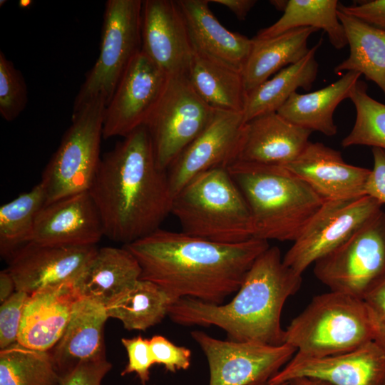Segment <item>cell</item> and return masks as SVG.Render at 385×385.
<instances>
[{
    "instance_id": "cell-10",
    "label": "cell",
    "mask_w": 385,
    "mask_h": 385,
    "mask_svg": "<svg viewBox=\"0 0 385 385\" xmlns=\"http://www.w3.org/2000/svg\"><path fill=\"white\" fill-rule=\"evenodd\" d=\"M216 111L198 96L187 77H169L158 106L145 125L162 170L167 171L204 131Z\"/></svg>"
},
{
    "instance_id": "cell-31",
    "label": "cell",
    "mask_w": 385,
    "mask_h": 385,
    "mask_svg": "<svg viewBox=\"0 0 385 385\" xmlns=\"http://www.w3.org/2000/svg\"><path fill=\"white\" fill-rule=\"evenodd\" d=\"M338 5L337 0H289L282 16L254 37L266 39L295 29L312 27L326 32L331 44L342 49L348 43L337 15Z\"/></svg>"
},
{
    "instance_id": "cell-41",
    "label": "cell",
    "mask_w": 385,
    "mask_h": 385,
    "mask_svg": "<svg viewBox=\"0 0 385 385\" xmlns=\"http://www.w3.org/2000/svg\"><path fill=\"white\" fill-rule=\"evenodd\" d=\"M338 9L385 31V0L368 1L354 6H345L339 3Z\"/></svg>"
},
{
    "instance_id": "cell-35",
    "label": "cell",
    "mask_w": 385,
    "mask_h": 385,
    "mask_svg": "<svg viewBox=\"0 0 385 385\" xmlns=\"http://www.w3.org/2000/svg\"><path fill=\"white\" fill-rule=\"evenodd\" d=\"M28 90L21 72L0 51V114L6 121L15 120L25 109Z\"/></svg>"
},
{
    "instance_id": "cell-42",
    "label": "cell",
    "mask_w": 385,
    "mask_h": 385,
    "mask_svg": "<svg viewBox=\"0 0 385 385\" xmlns=\"http://www.w3.org/2000/svg\"><path fill=\"white\" fill-rule=\"evenodd\" d=\"M374 166L365 185V195L376 200L382 205L385 204V150L379 148L371 149Z\"/></svg>"
},
{
    "instance_id": "cell-13",
    "label": "cell",
    "mask_w": 385,
    "mask_h": 385,
    "mask_svg": "<svg viewBox=\"0 0 385 385\" xmlns=\"http://www.w3.org/2000/svg\"><path fill=\"white\" fill-rule=\"evenodd\" d=\"M169 76L140 51L106 106L103 138L125 137L145 125L158 106Z\"/></svg>"
},
{
    "instance_id": "cell-29",
    "label": "cell",
    "mask_w": 385,
    "mask_h": 385,
    "mask_svg": "<svg viewBox=\"0 0 385 385\" xmlns=\"http://www.w3.org/2000/svg\"><path fill=\"white\" fill-rule=\"evenodd\" d=\"M178 299L159 285L139 279L106 306L108 317L120 320L128 330L146 331L168 314Z\"/></svg>"
},
{
    "instance_id": "cell-8",
    "label": "cell",
    "mask_w": 385,
    "mask_h": 385,
    "mask_svg": "<svg viewBox=\"0 0 385 385\" xmlns=\"http://www.w3.org/2000/svg\"><path fill=\"white\" fill-rule=\"evenodd\" d=\"M142 0H108L100 52L75 98L73 112L94 99L110 102L121 78L141 51Z\"/></svg>"
},
{
    "instance_id": "cell-1",
    "label": "cell",
    "mask_w": 385,
    "mask_h": 385,
    "mask_svg": "<svg viewBox=\"0 0 385 385\" xmlns=\"http://www.w3.org/2000/svg\"><path fill=\"white\" fill-rule=\"evenodd\" d=\"M123 247L138 260L140 279L178 299L220 304L239 289L256 259L270 245L257 238L220 243L159 228Z\"/></svg>"
},
{
    "instance_id": "cell-5",
    "label": "cell",
    "mask_w": 385,
    "mask_h": 385,
    "mask_svg": "<svg viewBox=\"0 0 385 385\" xmlns=\"http://www.w3.org/2000/svg\"><path fill=\"white\" fill-rule=\"evenodd\" d=\"M171 213L191 236L226 244L254 238L249 207L227 168L191 179L173 197Z\"/></svg>"
},
{
    "instance_id": "cell-22",
    "label": "cell",
    "mask_w": 385,
    "mask_h": 385,
    "mask_svg": "<svg viewBox=\"0 0 385 385\" xmlns=\"http://www.w3.org/2000/svg\"><path fill=\"white\" fill-rule=\"evenodd\" d=\"M108 318L104 305L81 297L77 300L63 335L48 351L59 376L81 362L106 359Z\"/></svg>"
},
{
    "instance_id": "cell-40",
    "label": "cell",
    "mask_w": 385,
    "mask_h": 385,
    "mask_svg": "<svg viewBox=\"0 0 385 385\" xmlns=\"http://www.w3.org/2000/svg\"><path fill=\"white\" fill-rule=\"evenodd\" d=\"M363 300L371 322L372 340L385 351V279Z\"/></svg>"
},
{
    "instance_id": "cell-2",
    "label": "cell",
    "mask_w": 385,
    "mask_h": 385,
    "mask_svg": "<svg viewBox=\"0 0 385 385\" xmlns=\"http://www.w3.org/2000/svg\"><path fill=\"white\" fill-rule=\"evenodd\" d=\"M88 192L110 240L125 245L160 228L171 213L173 195L145 125L101 156Z\"/></svg>"
},
{
    "instance_id": "cell-20",
    "label": "cell",
    "mask_w": 385,
    "mask_h": 385,
    "mask_svg": "<svg viewBox=\"0 0 385 385\" xmlns=\"http://www.w3.org/2000/svg\"><path fill=\"white\" fill-rule=\"evenodd\" d=\"M311 133L277 112L257 116L245 124L235 162L286 166L302 153Z\"/></svg>"
},
{
    "instance_id": "cell-21",
    "label": "cell",
    "mask_w": 385,
    "mask_h": 385,
    "mask_svg": "<svg viewBox=\"0 0 385 385\" xmlns=\"http://www.w3.org/2000/svg\"><path fill=\"white\" fill-rule=\"evenodd\" d=\"M80 297L74 282L30 294L24 307L17 342L31 349L50 351L63 335Z\"/></svg>"
},
{
    "instance_id": "cell-44",
    "label": "cell",
    "mask_w": 385,
    "mask_h": 385,
    "mask_svg": "<svg viewBox=\"0 0 385 385\" xmlns=\"http://www.w3.org/2000/svg\"><path fill=\"white\" fill-rule=\"evenodd\" d=\"M16 290L14 279L6 269L0 272V302L1 304L9 299Z\"/></svg>"
},
{
    "instance_id": "cell-6",
    "label": "cell",
    "mask_w": 385,
    "mask_h": 385,
    "mask_svg": "<svg viewBox=\"0 0 385 385\" xmlns=\"http://www.w3.org/2000/svg\"><path fill=\"white\" fill-rule=\"evenodd\" d=\"M284 331V344L303 357L346 352L373 341L364 300L333 291L313 297Z\"/></svg>"
},
{
    "instance_id": "cell-27",
    "label": "cell",
    "mask_w": 385,
    "mask_h": 385,
    "mask_svg": "<svg viewBox=\"0 0 385 385\" xmlns=\"http://www.w3.org/2000/svg\"><path fill=\"white\" fill-rule=\"evenodd\" d=\"M321 44L322 40L298 62L284 68L247 93L242 112L245 123L257 116L277 112L298 88L307 91L312 88L318 74L319 64L315 55Z\"/></svg>"
},
{
    "instance_id": "cell-4",
    "label": "cell",
    "mask_w": 385,
    "mask_h": 385,
    "mask_svg": "<svg viewBox=\"0 0 385 385\" xmlns=\"http://www.w3.org/2000/svg\"><path fill=\"white\" fill-rule=\"evenodd\" d=\"M227 170L249 207L254 238L295 241L324 201L284 166L235 162Z\"/></svg>"
},
{
    "instance_id": "cell-46",
    "label": "cell",
    "mask_w": 385,
    "mask_h": 385,
    "mask_svg": "<svg viewBox=\"0 0 385 385\" xmlns=\"http://www.w3.org/2000/svg\"><path fill=\"white\" fill-rule=\"evenodd\" d=\"M271 4L279 10L284 11L286 7L287 1H270Z\"/></svg>"
},
{
    "instance_id": "cell-17",
    "label": "cell",
    "mask_w": 385,
    "mask_h": 385,
    "mask_svg": "<svg viewBox=\"0 0 385 385\" xmlns=\"http://www.w3.org/2000/svg\"><path fill=\"white\" fill-rule=\"evenodd\" d=\"M98 248L60 247L29 242L7 260L16 291L29 294L39 289L74 282Z\"/></svg>"
},
{
    "instance_id": "cell-15",
    "label": "cell",
    "mask_w": 385,
    "mask_h": 385,
    "mask_svg": "<svg viewBox=\"0 0 385 385\" xmlns=\"http://www.w3.org/2000/svg\"><path fill=\"white\" fill-rule=\"evenodd\" d=\"M245 124L242 113L217 110L210 125L166 171L173 197L197 175L235 163Z\"/></svg>"
},
{
    "instance_id": "cell-43",
    "label": "cell",
    "mask_w": 385,
    "mask_h": 385,
    "mask_svg": "<svg viewBox=\"0 0 385 385\" xmlns=\"http://www.w3.org/2000/svg\"><path fill=\"white\" fill-rule=\"evenodd\" d=\"M210 1L227 7L239 20H245L257 3L255 0H211Z\"/></svg>"
},
{
    "instance_id": "cell-16",
    "label": "cell",
    "mask_w": 385,
    "mask_h": 385,
    "mask_svg": "<svg viewBox=\"0 0 385 385\" xmlns=\"http://www.w3.org/2000/svg\"><path fill=\"white\" fill-rule=\"evenodd\" d=\"M140 27L141 51L169 77H187L194 52L177 1L143 0Z\"/></svg>"
},
{
    "instance_id": "cell-47",
    "label": "cell",
    "mask_w": 385,
    "mask_h": 385,
    "mask_svg": "<svg viewBox=\"0 0 385 385\" xmlns=\"http://www.w3.org/2000/svg\"><path fill=\"white\" fill-rule=\"evenodd\" d=\"M250 385H289V382L288 383L279 384H272L269 382V380H267V381H257V382L252 383V384H251Z\"/></svg>"
},
{
    "instance_id": "cell-11",
    "label": "cell",
    "mask_w": 385,
    "mask_h": 385,
    "mask_svg": "<svg viewBox=\"0 0 385 385\" xmlns=\"http://www.w3.org/2000/svg\"><path fill=\"white\" fill-rule=\"evenodd\" d=\"M381 206L368 195L324 201L283 257L284 264L302 275L374 217Z\"/></svg>"
},
{
    "instance_id": "cell-37",
    "label": "cell",
    "mask_w": 385,
    "mask_h": 385,
    "mask_svg": "<svg viewBox=\"0 0 385 385\" xmlns=\"http://www.w3.org/2000/svg\"><path fill=\"white\" fill-rule=\"evenodd\" d=\"M121 343L126 350L128 361L120 375L135 373L141 384L147 385L150 379V369L155 364L149 339L139 335L130 339L122 338Z\"/></svg>"
},
{
    "instance_id": "cell-38",
    "label": "cell",
    "mask_w": 385,
    "mask_h": 385,
    "mask_svg": "<svg viewBox=\"0 0 385 385\" xmlns=\"http://www.w3.org/2000/svg\"><path fill=\"white\" fill-rule=\"evenodd\" d=\"M149 341L155 364L163 365L173 373L189 368L191 351L188 348L177 346L161 335H154Z\"/></svg>"
},
{
    "instance_id": "cell-3",
    "label": "cell",
    "mask_w": 385,
    "mask_h": 385,
    "mask_svg": "<svg viewBox=\"0 0 385 385\" xmlns=\"http://www.w3.org/2000/svg\"><path fill=\"white\" fill-rule=\"evenodd\" d=\"M302 282V275L284 264L280 250L270 247L256 259L230 302L215 304L181 297L168 315L183 326H216L232 341L280 346L285 334L282 311Z\"/></svg>"
},
{
    "instance_id": "cell-34",
    "label": "cell",
    "mask_w": 385,
    "mask_h": 385,
    "mask_svg": "<svg viewBox=\"0 0 385 385\" xmlns=\"http://www.w3.org/2000/svg\"><path fill=\"white\" fill-rule=\"evenodd\" d=\"M349 99L356 108V120L350 133L341 142L342 147L366 145L385 150V104L367 93V85L359 81Z\"/></svg>"
},
{
    "instance_id": "cell-28",
    "label": "cell",
    "mask_w": 385,
    "mask_h": 385,
    "mask_svg": "<svg viewBox=\"0 0 385 385\" xmlns=\"http://www.w3.org/2000/svg\"><path fill=\"white\" fill-rule=\"evenodd\" d=\"M187 78L211 108L242 113L247 91L241 71L194 53Z\"/></svg>"
},
{
    "instance_id": "cell-33",
    "label": "cell",
    "mask_w": 385,
    "mask_h": 385,
    "mask_svg": "<svg viewBox=\"0 0 385 385\" xmlns=\"http://www.w3.org/2000/svg\"><path fill=\"white\" fill-rule=\"evenodd\" d=\"M0 385H59V375L48 351L16 342L0 351Z\"/></svg>"
},
{
    "instance_id": "cell-18",
    "label": "cell",
    "mask_w": 385,
    "mask_h": 385,
    "mask_svg": "<svg viewBox=\"0 0 385 385\" xmlns=\"http://www.w3.org/2000/svg\"><path fill=\"white\" fill-rule=\"evenodd\" d=\"M104 236L97 207L88 191L46 204L38 213L29 242L49 246H93Z\"/></svg>"
},
{
    "instance_id": "cell-23",
    "label": "cell",
    "mask_w": 385,
    "mask_h": 385,
    "mask_svg": "<svg viewBox=\"0 0 385 385\" xmlns=\"http://www.w3.org/2000/svg\"><path fill=\"white\" fill-rule=\"evenodd\" d=\"M194 53L242 71L252 39L223 26L209 7V0H177Z\"/></svg>"
},
{
    "instance_id": "cell-12",
    "label": "cell",
    "mask_w": 385,
    "mask_h": 385,
    "mask_svg": "<svg viewBox=\"0 0 385 385\" xmlns=\"http://www.w3.org/2000/svg\"><path fill=\"white\" fill-rule=\"evenodd\" d=\"M207 358L209 385H250L269 380L293 357L296 350L284 344L224 341L202 331L191 332Z\"/></svg>"
},
{
    "instance_id": "cell-30",
    "label": "cell",
    "mask_w": 385,
    "mask_h": 385,
    "mask_svg": "<svg viewBox=\"0 0 385 385\" xmlns=\"http://www.w3.org/2000/svg\"><path fill=\"white\" fill-rule=\"evenodd\" d=\"M349 55L334 68V72L356 71L376 83L385 96V31L374 27L339 9Z\"/></svg>"
},
{
    "instance_id": "cell-9",
    "label": "cell",
    "mask_w": 385,
    "mask_h": 385,
    "mask_svg": "<svg viewBox=\"0 0 385 385\" xmlns=\"http://www.w3.org/2000/svg\"><path fill=\"white\" fill-rule=\"evenodd\" d=\"M314 273L330 291L363 299L385 279V212L316 261Z\"/></svg>"
},
{
    "instance_id": "cell-14",
    "label": "cell",
    "mask_w": 385,
    "mask_h": 385,
    "mask_svg": "<svg viewBox=\"0 0 385 385\" xmlns=\"http://www.w3.org/2000/svg\"><path fill=\"white\" fill-rule=\"evenodd\" d=\"M301 378L330 385H381L385 381V351L370 341L353 350L326 356L294 354L269 382L279 384Z\"/></svg>"
},
{
    "instance_id": "cell-26",
    "label": "cell",
    "mask_w": 385,
    "mask_h": 385,
    "mask_svg": "<svg viewBox=\"0 0 385 385\" xmlns=\"http://www.w3.org/2000/svg\"><path fill=\"white\" fill-rule=\"evenodd\" d=\"M317 31L312 27H303L266 39L252 38V48L242 69L247 93L304 57L310 49L308 40Z\"/></svg>"
},
{
    "instance_id": "cell-39",
    "label": "cell",
    "mask_w": 385,
    "mask_h": 385,
    "mask_svg": "<svg viewBox=\"0 0 385 385\" xmlns=\"http://www.w3.org/2000/svg\"><path fill=\"white\" fill-rule=\"evenodd\" d=\"M111 369L112 364L106 359L81 362L59 376V385H101Z\"/></svg>"
},
{
    "instance_id": "cell-45",
    "label": "cell",
    "mask_w": 385,
    "mask_h": 385,
    "mask_svg": "<svg viewBox=\"0 0 385 385\" xmlns=\"http://www.w3.org/2000/svg\"><path fill=\"white\" fill-rule=\"evenodd\" d=\"M289 385H330L327 383L308 378L297 379L289 382ZM381 385H385V381Z\"/></svg>"
},
{
    "instance_id": "cell-25",
    "label": "cell",
    "mask_w": 385,
    "mask_h": 385,
    "mask_svg": "<svg viewBox=\"0 0 385 385\" xmlns=\"http://www.w3.org/2000/svg\"><path fill=\"white\" fill-rule=\"evenodd\" d=\"M361 76L360 73L348 71L337 81L317 91L303 94L295 92L277 112L299 127L327 136L335 135L337 127L334 112L341 102L349 98Z\"/></svg>"
},
{
    "instance_id": "cell-32",
    "label": "cell",
    "mask_w": 385,
    "mask_h": 385,
    "mask_svg": "<svg viewBox=\"0 0 385 385\" xmlns=\"http://www.w3.org/2000/svg\"><path fill=\"white\" fill-rule=\"evenodd\" d=\"M46 205L40 183L0 207V253L8 260L29 242L37 216Z\"/></svg>"
},
{
    "instance_id": "cell-24",
    "label": "cell",
    "mask_w": 385,
    "mask_h": 385,
    "mask_svg": "<svg viewBox=\"0 0 385 385\" xmlns=\"http://www.w3.org/2000/svg\"><path fill=\"white\" fill-rule=\"evenodd\" d=\"M141 276V268L125 247H103L94 256L74 282L81 297L105 307Z\"/></svg>"
},
{
    "instance_id": "cell-36",
    "label": "cell",
    "mask_w": 385,
    "mask_h": 385,
    "mask_svg": "<svg viewBox=\"0 0 385 385\" xmlns=\"http://www.w3.org/2000/svg\"><path fill=\"white\" fill-rule=\"evenodd\" d=\"M29 294L16 291L0 307V349H4L18 341L24 307Z\"/></svg>"
},
{
    "instance_id": "cell-19",
    "label": "cell",
    "mask_w": 385,
    "mask_h": 385,
    "mask_svg": "<svg viewBox=\"0 0 385 385\" xmlns=\"http://www.w3.org/2000/svg\"><path fill=\"white\" fill-rule=\"evenodd\" d=\"M304 181L324 201L365 195L371 170L346 163L340 151L309 142L302 153L284 166Z\"/></svg>"
},
{
    "instance_id": "cell-7",
    "label": "cell",
    "mask_w": 385,
    "mask_h": 385,
    "mask_svg": "<svg viewBox=\"0 0 385 385\" xmlns=\"http://www.w3.org/2000/svg\"><path fill=\"white\" fill-rule=\"evenodd\" d=\"M106 106V101L98 98L73 112L71 124L39 182L46 192V204L89 190L101 159Z\"/></svg>"
}]
</instances>
